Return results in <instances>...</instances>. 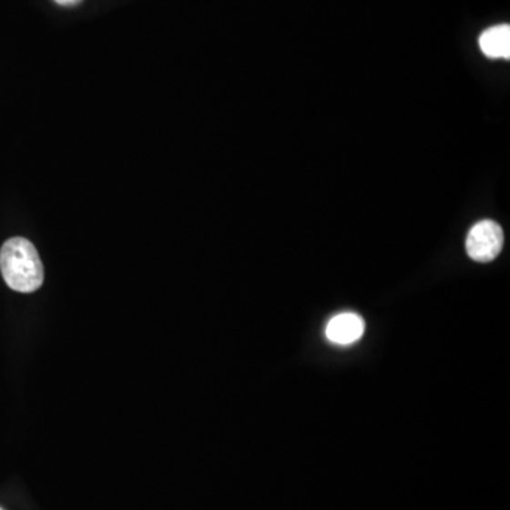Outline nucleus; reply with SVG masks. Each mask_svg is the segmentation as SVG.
Wrapping results in <instances>:
<instances>
[{
  "instance_id": "obj_5",
  "label": "nucleus",
  "mask_w": 510,
  "mask_h": 510,
  "mask_svg": "<svg viewBox=\"0 0 510 510\" xmlns=\"http://www.w3.org/2000/svg\"><path fill=\"white\" fill-rule=\"evenodd\" d=\"M55 2L61 6H74V5L80 4L81 0H55Z\"/></svg>"
},
{
  "instance_id": "obj_2",
  "label": "nucleus",
  "mask_w": 510,
  "mask_h": 510,
  "mask_svg": "<svg viewBox=\"0 0 510 510\" xmlns=\"http://www.w3.org/2000/svg\"><path fill=\"white\" fill-rule=\"evenodd\" d=\"M504 241V230L496 221L482 220L472 227L466 237V252L474 261H494L502 251Z\"/></svg>"
},
{
  "instance_id": "obj_1",
  "label": "nucleus",
  "mask_w": 510,
  "mask_h": 510,
  "mask_svg": "<svg viewBox=\"0 0 510 510\" xmlns=\"http://www.w3.org/2000/svg\"><path fill=\"white\" fill-rule=\"evenodd\" d=\"M0 270L6 284L17 292H35L45 280V268L37 250L22 237L5 242L0 250Z\"/></svg>"
},
{
  "instance_id": "obj_6",
  "label": "nucleus",
  "mask_w": 510,
  "mask_h": 510,
  "mask_svg": "<svg viewBox=\"0 0 510 510\" xmlns=\"http://www.w3.org/2000/svg\"><path fill=\"white\" fill-rule=\"evenodd\" d=\"M0 510H2V509H0Z\"/></svg>"
},
{
  "instance_id": "obj_3",
  "label": "nucleus",
  "mask_w": 510,
  "mask_h": 510,
  "mask_svg": "<svg viewBox=\"0 0 510 510\" xmlns=\"http://www.w3.org/2000/svg\"><path fill=\"white\" fill-rule=\"evenodd\" d=\"M364 322L356 313H341L331 319L326 326L329 341L338 344H351L363 336Z\"/></svg>"
},
{
  "instance_id": "obj_4",
  "label": "nucleus",
  "mask_w": 510,
  "mask_h": 510,
  "mask_svg": "<svg viewBox=\"0 0 510 510\" xmlns=\"http://www.w3.org/2000/svg\"><path fill=\"white\" fill-rule=\"evenodd\" d=\"M479 47L488 58H510V26H494L479 37Z\"/></svg>"
}]
</instances>
